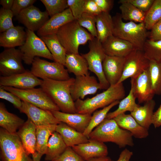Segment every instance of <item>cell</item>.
I'll return each mask as SVG.
<instances>
[{
  "instance_id": "1",
  "label": "cell",
  "mask_w": 161,
  "mask_h": 161,
  "mask_svg": "<svg viewBox=\"0 0 161 161\" xmlns=\"http://www.w3.org/2000/svg\"><path fill=\"white\" fill-rule=\"evenodd\" d=\"M75 78L65 80H42L41 88L62 112L75 113V101L72 97L70 88Z\"/></svg>"
},
{
  "instance_id": "9",
  "label": "cell",
  "mask_w": 161,
  "mask_h": 161,
  "mask_svg": "<svg viewBox=\"0 0 161 161\" xmlns=\"http://www.w3.org/2000/svg\"><path fill=\"white\" fill-rule=\"evenodd\" d=\"M64 67L59 63L50 62L35 57L32 64L30 72L35 76L42 80H65L70 77Z\"/></svg>"
},
{
  "instance_id": "27",
  "label": "cell",
  "mask_w": 161,
  "mask_h": 161,
  "mask_svg": "<svg viewBox=\"0 0 161 161\" xmlns=\"http://www.w3.org/2000/svg\"><path fill=\"white\" fill-rule=\"evenodd\" d=\"M155 102L153 99L145 103L143 106L138 105L130 114L138 123L142 126L148 130L152 124V118Z\"/></svg>"
},
{
  "instance_id": "35",
  "label": "cell",
  "mask_w": 161,
  "mask_h": 161,
  "mask_svg": "<svg viewBox=\"0 0 161 161\" xmlns=\"http://www.w3.org/2000/svg\"><path fill=\"white\" fill-rule=\"evenodd\" d=\"M119 100L115 101L102 109L96 110L93 113L89 124L83 133L86 137L89 135L95 128L98 126L106 119L110 110L113 107L119 104Z\"/></svg>"
},
{
  "instance_id": "15",
  "label": "cell",
  "mask_w": 161,
  "mask_h": 161,
  "mask_svg": "<svg viewBox=\"0 0 161 161\" xmlns=\"http://www.w3.org/2000/svg\"><path fill=\"white\" fill-rule=\"evenodd\" d=\"M131 88L134 95L139 103L153 99V91L149 68L137 77L131 78Z\"/></svg>"
},
{
  "instance_id": "54",
  "label": "cell",
  "mask_w": 161,
  "mask_h": 161,
  "mask_svg": "<svg viewBox=\"0 0 161 161\" xmlns=\"http://www.w3.org/2000/svg\"><path fill=\"white\" fill-rule=\"evenodd\" d=\"M89 161H112L111 158L107 156L94 158Z\"/></svg>"
},
{
  "instance_id": "11",
  "label": "cell",
  "mask_w": 161,
  "mask_h": 161,
  "mask_svg": "<svg viewBox=\"0 0 161 161\" xmlns=\"http://www.w3.org/2000/svg\"><path fill=\"white\" fill-rule=\"evenodd\" d=\"M150 61L143 51L135 49L125 57L123 72L119 84L129 78H135L149 67Z\"/></svg>"
},
{
  "instance_id": "14",
  "label": "cell",
  "mask_w": 161,
  "mask_h": 161,
  "mask_svg": "<svg viewBox=\"0 0 161 161\" xmlns=\"http://www.w3.org/2000/svg\"><path fill=\"white\" fill-rule=\"evenodd\" d=\"M49 16L46 11H42L32 5L22 10L16 17L27 29L34 32L42 27L49 19Z\"/></svg>"
},
{
  "instance_id": "16",
  "label": "cell",
  "mask_w": 161,
  "mask_h": 161,
  "mask_svg": "<svg viewBox=\"0 0 161 161\" xmlns=\"http://www.w3.org/2000/svg\"><path fill=\"white\" fill-rule=\"evenodd\" d=\"M25 114L36 126L49 125H58L61 122L53 115L52 112L38 108L28 102L22 101L19 110Z\"/></svg>"
},
{
  "instance_id": "38",
  "label": "cell",
  "mask_w": 161,
  "mask_h": 161,
  "mask_svg": "<svg viewBox=\"0 0 161 161\" xmlns=\"http://www.w3.org/2000/svg\"><path fill=\"white\" fill-rule=\"evenodd\" d=\"M161 19V0H154L151 6L146 13L144 23L147 30L152 27Z\"/></svg>"
},
{
  "instance_id": "55",
  "label": "cell",
  "mask_w": 161,
  "mask_h": 161,
  "mask_svg": "<svg viewBox=\"0 0 161 161\" xmlns=\"http://www.w3.org/2000/svg\"><path fill=\"white\" fill-rule=\"evenodd\" d=\"M43 155L36 152L32 155V158L33 161H40L41 157Z\"/></svg>"
},
{
  "instance_id": "10",
  "label": "cell",
  "mask_w": 161,
  "mask_h": 161,
  "mask_svg": "<svg viewBox=\"0 0 161 161\" xmlns=\"http://www.w3.org/2000/svg\"><path fill=\"white\" fill-rule=\"evenodd\" d=\"M1 87L16 95L22 101L28 102L38 108L51 111L60 110L41 87L24 89L12 87Z\"/></svg>"
},
{
  "instance_id": "50",
  "label": "cell",
  "mask_w": 161,
  "mask_h": 161,
  "mask_svg": "<svg viewBox=\"0 0 161 161\" xmlns=\"http://www.w3.org/2000/svg\"><path fill=\"white\" fill-rule=\"evenodd\" d=\"M102 12L109 13L114 5L112 0H94Z\"/></svg>"
},
{
  "instance_id": "43",
  "label": "cell",
  "mask_w": 161,
  "mask_h": 161,
  "mask_svg": "<svg viewBox=\"0 0 161 161\" xmlns=\"http://www.w3.org/2000/svg\"><path fill=\"white\" fill-rule=\"evenodd\" d=\"M86 0H67L69 8L75 20H77L84 13V5Z\"/></svg>"
},
{
  "instance_id": "24",
  "label": "cell",
  "mask_w": 161,
  "mask_h": 161,
  "mask_svg": "<svg viewBox=\"0 0 161 161\" xmlns=\"http://www.w3.org/2000/svg\"><path fill=\"white\" fill-rule=\"evenodd\" d=\"M24 28L20 26H15L1 33L0 46L6 48L21 47L24 43L27 37Z\"/></svg>"
},
{
  "instance_id": "39",
  "label": "cell",
  "mask_w": 161,
  "mask_h": 161,
  "mask_svg": "<svg viewBox=\"0 0 161 161\" xmlns=\"http://www.w3.org/2000/svg\"><path fill=\"white\" fill-rule=\"evenodd\" d=\"M153 91L155 95L161 94V63L150 62L149 67Z\"/></svg>"
},
{
  "instance_id": "46",
  "label": "cell",
  "mask_w": 161,
  "mask_h": 161,
  "mask_svg": "<svg viewBox=\"0 0 161 161\" xmlns=\"http://www.w3.org/2000/svg\"><path fill=\"white\" fill-rule=\"evenodd\" d=\"M36 0H14L11 9L14 16H16L23 10L33 5Z\"/></svg>"
},
{
  "instance_id": "37",
  "label": "cell",
  "mask_w": 161,
  "mask_h": 161,
  "mask_svg": "<svg viewBox=\"0 0 161 161\" xmlns=\"http://www.w3.org/2000/svg\"><path fill=\"white\" fill-rule=\"evenodd\" d=\"M143 51L145 57L150 61L161 63V40L147 39Z\"/></svg>"
},
{
  "instance_id": "47",
  "label": "cell",
  "mask_w": 161,
  "mask_h": 161,
  "mask_svg": "<svg viewBox=\"0 0 161 161\" xmlns=\"http://www.w3.org/2000/svg\"><path fill=\"white\" fill-rule=\"evenodd\" d=\"M140 10L146 13L154 0H126Z\"/></svg>"
},
{
  "instance_id": "41",
  "label": "cell",
  "mask_w": 161,
  "mask_h": 161,
  "mask_svg": "<svg viewBox=\"0 0 161 161\" xmlns=\"http://www.w3.org/2000/svg\"><path fill=\"white\" fill-rule=\"evenodd\" d=\"M76 20L79 24L86 29L92 36L94 38L97 37L95 16L84 13L81 17Z\"/></svg>"
},
{
  "instance_id": "5",
  "label": "cell",
  "mask_w": 161,
  "mask_h": 161,
  "mask_svg": "<svg viewBox=\"0 0 161 161\" xmlns=\"http://www.w3.org/2000/svg\"><path fill=\"white\" fill-rule=\"evenodd\" d=\"M56 34L66 54H79V46L86 44L94 38L75 20L62 27Z\"/></svg>"
},
{
  "instance_id": "34",
  "label": "cell",
  "mask_w": 161,
  "mask_h": 161,
  "mask_svg": "<svg viewBox=\"0 0 161 161\" xmlns=\"http://www.w3.org/2000/svg\"><path fill=\"white\" fill-rule=\"evenodd\" d=\"M57 125H49L36 126V151L42 155L45 154L49 139L56 131Z\"/></svg>"
},
{
  "instance_id": "45",
  "label": "cell",
  "mask_w": 161,
  "mask_h": 161,
  "mask_svg": "<svg viewBox=\"0 0 161 161\" xmlns=\"http://www.w3.org/2000/svg\"><path fill=\"white\" fill-rule=\"evenodd\" d=\"M0 98L9 101L19 110L22 106V101L18 97L13 93L4 90L1 86Z\"/></svg>"
},
{
  "instance_id": "40",
  "label": "cell",
  "mask_w": 161,
  "mask_h": 161,
  "mask_svg": "<svg viewBox=\"0 0 161 161\" xmlns=\"http://www.w3.org/2000/svg\"><path fill=\"white\" fill-rule=\"evenodd\" d=\"M50 17L60 13L68 8L67 0H41Z\"/></svg>"
},
{
  "instance_id": "25",
  "label": "cell",
  "mask_w": 161,
  "mask_h": 161,
  "mask_svg": "<svg viewBox=\"0 0 161 161\" xmlns=\"http://www.w3.org/2000/svg\"><path fill=\"white\" fill-rule=\"evenodd\" d=\"M113 119L121 128L129 131L136 138H145L149 135L148 130L139 124L130 114L123 113Z\"/></svg>"
},
{
  "instance_id": "51",
  "label": "cell",
  "mask_w": 161,
  "mask_h": 161,
  "mask_svg": "<svg viewBox=\"0 0 161 161\" xmlns=\"http://www.w3.org/2000/svg\"><path fill=\"white\" fill-rule=\"evenodd\" d=\"M152 124L155 128L161 126V105L154 113L152 118Z\"/></svg>"
},
{
  "instance_id": "29",
  "label": "cell",
  "mask_w": 161,
  "mask_h": 161,
  "mask_svg": "<svg viewBox=\"0 0 161 161\" xmlns=\"http://www.w3.org/2000/svg\"><path fill=\"white\" fill-rule=\"evenodd\" d=\"M65 66L69 72L73 73L76 77L90 74L86 60L79 54H66Z\"/></svg>"
},
{
  "instance_id": "30",
  "label": "cell",
  "mask_w": 161,
  "mask_h": 161,
  "mask_svg": "<svg viewBox=\"0 0 161 161\" xmlns=\"http://www.w3.org/2000/svg\"><path fill=\"white\" fill-rule=\"evenodd\" d=\"M40 37L51 54L54 61L60 63L65 66L66 52L56 34H51Z\"/></svg>"
},
{
  "instance_id": "12",
  "label": "cell",
  "mask_w": 161,
  "mask_h": 161,
  "mask_svg": "<svg viewBox=\"0 0 161 161\" xmlns=\"http://www.w3.org/2000/svg\"><path fill=\"white\" fill-rule=\"evenodd\" d=\"M22 61V53L19 49L12 48L4 49L0 54L1 76H8L26 71Z\"/></svg>"
},
{
  "instance_id": "56",
  "label": "cell",
  "mask_w": 161,
  "mask_h": 161,
  "mask_svg": "<svg viewBox=\"0 0 161 161\" xmlns=\"http://www.w3.org/2000/svg\"></svg>"
},
{
  "instance_id": "26",
  "label": "cell",
  "mask_w": 161,
  "mask_h": 161,
  "mask_svg": "<svg viewBox=\"0 0 161 161\" xmlns=\"http://www.w3.org/2000/svg\"><path fill=\"white\" fill-rule=\"evenodd\" d=\"M56 131L61 135L67 147H72L89 141L83 133L62 122L57 125Z\"/></svg>"
},
{
  "instance_id": "23",
  "label": "cell",
  "mask_w": 161,
  "mask_h": 161,
  "mask_svg": "<svg viewBox=\"0 0 161 161\" xmlns=\"http://www.w3.org/2000/svg\"><path fill=\"white\" fill-rule=\"evenodd\" d=\"M36 126L28 118L16 132L29 155H32L36 152Z\"/></svg>"
},
{
  "instance_id": "20",
  "label": "cell",
  "mask_w": 161,
  "mask_h": 161,
  "mask_svg": "<svg viewBox=\"0 0 161 161\" xmlns=\"http://www.w3.org/2000/svg\"><path fill=\"white\" fill-rule=\"evenodd\" d=\"M75 20L70 9L68 8L62 12L50 17L37 31V34L41 37L56 34L62 27Z\"/></svg>"
},
{
  "instance_id": "19",
  "label": "cell",
  "mask_w": 161,
  "mask_h": 161,
  "mask_svg": "<svg viewBox=\"0 0 161 161\" xmlns=\"http://www.w3.org/2000/svg\"><path fill=\"white\" fill-rule=\"evenodd\" d=\"M73 149L85 161L95 158L107 156L108 150L103 143L89 140L86 143L72 147Z\"/></svg>"
},
{
  "instance_id": "2",
  "label": "cell",
  "mask_w": 161,
  "mask_h": 161,
  "mask_svg": "<svg viewBox=\"0 0 161 161\" xmlns=\"http://www.w3.org/2000/svg\"><path fill=\"white\" fill-rule=\"evenodd\" d=\"M133 137L129 131L121 128L113 119L106 118L93 130L88 138L103 143L111 142L123 148L134 145Z\"/></svg>"
},
{
  "instance_id": "31",
  "label": "cell",
  "mask_w": 161,
  "mask_h": 161,
  "mask_svg": "<svg viewBox=\"0 0 161 161\" xmlns=\"http://www.w3.org/2000/svg\"><path fill=\"white\" fill-rule=\"evenodd\" d=\"M95 21L97 34V38L102 43L113 35L112 17L109 13L102 12L95 16Z\"/></svg>"
},
{
  "instance_id": "4",
  "label": "cell",
  "mask_w": 161,
  "mask_h": 161,
  "mask_svg": "<svg viewBox=\"0 0 161 161\" xmlns=\"http://www.w3.org/2000/svg\"><path fill=\"white\" fill-rule=\"evenodd\" d=\"M112 19L113 35L130 43L135 49L143 51L148 36L144 22H124L119 13H117Z\"/></svg>"
},
{
  "instance_id": "18",
  "label": "cell",
  "mask_w": 161,
  "mask_h": 161,
  "mask_svg": "<svg viewBox=\"0 0 161 161\" xmlns=\"http://www.w3.org/2000/svg\"><path fill=\"white\" fill-rule=\"evenodd\" d=\"M125 57L106 55L103 63L104 74L110 86L117 84L123 70Z\"/></svg>"
},
{
  "instance_id": "42",
  "label": "cell",
  "mask_w": 161,
  "mask_h": 161,
  "mask_svg": "<svg viewBox=\"0 0 161 161\" xmlns=\"http://www.w3.org/2000/svg\"><path fill=\"white\" fill-rule=\"evenodd\" d=\"M11 10L1 8L0 10V32L2 33L14 27L12 18L14 16Z\"/></svg>"
},
{
  "instance_id": "48",
  "label": "cell",
  "mask_w": 161,
  "mask_h": 161,
  "mask_svg": "<svg viewBox=\"0 0 161 161\" xmlns=\"http://www.w3.org/2000/svg\"><path fill=\"white\" fill-rule=\"evenodd\" d=\"M102 12L94 0H86L84 13L96 16Z\"/></svg>"
},
{
  "instance_id": "22",
  "label": "cell",
  "mask_w": 161,
  "mask_h": 161,
  "mask_svg": "<svg viewBox=\"0 0 161 161\" xmlns=\"http://www.w3.org/2000/svg\"><path fill=\"white\" fill-rule=\"evenodd\" d=\"M60 122L66 123L77 131L83 133L90 122L92 114L69 113L59 111H51Z\"/></svg>"
},
{
  "instance_id": "36",
  "label": "cell",
  "mask_w": 161,
  "mask_h": 161,
  "mask_svg": "<svg viewBox=\"0 0 161 161\" xmlns=\"http://www.w3.org/2000/svg\"><path fill=\"white\" fill-rule=\"evenodd\" d=\"M136 99L131 88L128 95L120 101L117 109L114 111L109 113L106 118L113 119L118 115L125 113L126 112L129 111L131 112H132L138 105L136 103Z\"/></svg>"
},
{
  "instance_id": "8",
  "label": "cell",
  "mask_w": 161,
  "mask_h": 161,
  "mask_svg": "<svg viewBox=\"0 0 161 161\" xmlns=\"http://www.w3.org/2000/svg\"><path fill=\"white\" fill-rule=\"evenodd\" d=\"M27 37L24 44L20 47L24 63L32 64L35 57H41L54 61L45 44L34 32L27 29Z\"/></svg>"
},
{
  "instance_id": "53",
  "label": "cell",
  "mask_w": 161,
  "mask_h": 161,
  "mask_svg": "<svg viewBox=\"0 0 161 161\" xmlns=\"http://www.w3.org/2000/svg\"><path fill=\"white\" fill-rule=\"evenodd\" d=\"M14 0H1L0 4L4 9L11 10L13 6Z\"/></svg>"
},
{
  "instance_id": "33",
  "label": "cell",
  "mask_w": 161,
  "mask_h": 161,
  "mask_svg": "<svg viewBox=\"0 0 161 161\" xmlns=\"http://www.w3.org/2000/svg\"><path fill=\"white\" fill-rule=\"evenodd\" d=\"M119 3L120 4V14L123 20L138 23L144 22L146 13L140 10L126 0H120Z\"/></svg>"
},
{
  "instance_id": "44",
  "label": "cell",
  "mask_w": 161,
  "mask_h": 161,
  "mask_svg": "<svg viewBox=\"0 0 161 161\" xmlns=\"http://www.w3.org/2000/svg\"><path fill=\"white\" fill-rule=\"evenodd\" d=\"M52 161H85L71 147H67L64 151Z\"/></svg>"
},
{
  "instance_id": "52",
  "label": "cell",
  "mask_w": 161,
  "mask_h": 161,
  "mask_svg": "<svg viewBox=\"0 0 161 161\" xmlns=\"http://www.w3.org/2000/svg\"><path fill=\"white\" fill-rule=\"evenodd\" d=\"M133 155L132 151L126 148L121 152L118 159L116 161H130Z\"/></svg>"
},
{
  "instance_id": "13",
  "label": "cell",
  "mask_w": 161,
  "mask_h": 161,
  "mask_svg": "<svg viewBox=\"0 0 161 161\" xmlns=\"http://www.w3.org/2000/svg\"><path fill=\"white\" fill-rule=\"evenodd\" d=\"M104 89L94 76L89 75L76 76L70 88V93L74 101L78 99L83 100L88 95L95 94L98 89Z\"/></svg>"
},
{
  "instance_id": "21",
  "label": "cell",
  "mask_w": 161,
  "mask_h": 161,
  "mask_svg": "<svg viewBox=\"0 0 161 161\" xmlns=\"http://www.w3.org/2000/svg\"><path fill=\"white\" fill-rule=\"evenodd\" d=\"M102 44L106 55L110 56L125 57L135 49L130 43L113 35Z\"/></svg>"
},
{
  "instance_id": "28",
  "label": "cell",
  "mask_w": 161,
  "mask_h": 161,
  "mask_svg": "<svg viewBox=\"0 0 161 161\" xmlns=\"http://www.w3.org/2000/svg\"><path fill=\"white\" fill-rule=\"evenodd\" d=\"M24 120L8 112L4 103H0V126L11 133H16L24 124Z\"/></svg>"
},
{
  "instance_id": "6",
  "label": "cell",
  "mask_w": 161,
  "mask_h": 161,
  "mask_svg": "<svg viewBox=\"0 0 161 161\" xmlns=\"http://www.w3.org/2000/svg\"><path fill=\"white\" fill-rule=\"evenodd\" d=\"M0 148L2 161H33L17 134L0 129Z\"/></svg>"
},
{
  "instance_id": "17",
  "label": "cell",
  "mask_w": 161,
  "mask_h": 161,
  "mask_svg": "<svg viewBox=\"0 0 161 161\" xmlns=\"http://www.w3.org/2000/svg\"><path fill=\"white\" fill-rule=\"evenodd\" d=\"M41 80L33 75L30 72L26 70L24 72L8 76L0 77V86L12 87L20 89H28L40 86Z\"/></svg>"
},
{
  "instance_id": "7",
  "label": "cell",
  "mask_w": 161,
  "mask_h": 161,
  "mask_svg": "<svg viewBox=\"0 0 161 161\" xmlns=\"http://www.w3.org/2000/svg\"><path fill=\"white\" fill-rule=\"evenodd\" d=\"M89 51L81 55L86 60L89 70L97 77L99 83L104 89H107L110 85L106 80L103 68V63L106 56L102 43L97 38L89 41Z\"/></svg>"
},
{
  "instance_id": "49",
  "label": "cell",
  "mask_w": 161,
  "mask_h": 161,
  "mask_svg": "<svg viewBox=\"0 0 161 161\" xmlns=\"http://www.w3.org/2000/svg\"><path fill=\"white\" fill-rule=\"evenodd\" d=\"M148 33L149 39L154 40H161V19L156 23Z\"/></svg>"
},
{
  "instance_id": "32",
  "label": "cell",
  "mask_w": 161,
  "mask_h": 161,
  "mask_svg": "<svg viewBox=\"0 0 161 161\" xmlns=\"http://www.w3.org/2000/svg\"><path fill=\"white\" fill-rule=\"evenodd\" d=\"M67 147L61 135L57 132L55 131L48 140L45 154V160L52 161L62 153Z\"/></svg>"
},
{
  "instance_id": "3",
  "label": "cell",
  "mask_w": 161,
  "mask_h": 161,
  "mask_svg": "<svg viewBox=\"0 0 161 161\" xmlns=\"http://www.w3.org/2000/svg\"><path fill=\"white\" fill-rule=\"evenodd\" d=\"M125 96L123 83L110 86L105 91L92 97L85 100L78 99L75 101L76 113L92 114L97 109L103 108L115 101H120Z\"/></svg>"
}]
</instances>
